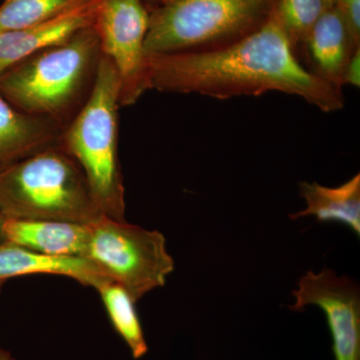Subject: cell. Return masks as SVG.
<instances>
[{
  "label": "cell",
  "mask_w": 360,
  "mask_h": 360,
  "mask_svg": "<svg viewBox=\"0 0 360 360\" xmlns=\"http://www.w3.org/2000/svg\"><path fill=\"white\" fill-rule=\"evenodd\" d=\"M276 14L229 46L201 52L148 54L149 89L213 98L270 91L302 97L323 112L342 110V90L307 70Z\"/></svg>",
  "instance_id": "6da1fadb"
},
{
  "label": "cell",
  "mask_w": 360,
  "mask_h": 360,
  "mask_svg": "<svg viewBox=\"0 0 360 360\" xmlns=\"http://www.w3.org/2000/svg\"><path fill=\"white\" fill-rule=\"evenodd\" d=\"M101 58L94 26L37 52L0 75V96L27 115L63 129L89 98Z\"/></svg>",
  "instance_id": "7a4b0ae2"
},
{
  "label": "cell",
  "mask_w": 360,
  "mask_h": 360,
  "mask_svg": "<svg viewBox=\"0 0 360 360\" xmlns=\"http://www.w3.org/2000/svg\"><path fill=\"white\" fill-rule=\"evenodd\" d=\"M120 91L115 66L101 54L89 98L63 129L59 144L84 172L98 212L124 220L125 191L118 160Z\"/></svg>",
  "instance_id": "3957f363"
},
{
  "label": "cell",
  "mask_w": 360,
  "mask_h": 360,
  "mask_svg": "<svg viewBox=\"0 0 360 360\" xmlns=\"http://www.w3.org/2000/svg\"><path fill=\"white\" fill-rule=\"evenodd\" d=\"M0 213L84 224L101 215L84 172L59 143L0 168Z\"/></svg>",
  "instance_id": "277c9868"
},
{
  "label": "cell",
  "mask_w": 360,
  "mask_h": 360,
  "mask_svg": "<svg viewBox=\"0 0 360 360\" xmlns=\"http://www.w3.org/2000/svg\"><path fill=\"white\" fill-rule=\"evenodd\" d=\"M276 0H162L148 9L146 54L214 51L257 32Z\"/></svg>",
  "instance_id": "5b68a950"
},
{
  "label": "cell",
  "mask_w": 360,
  "mask_h": 360,
  "mask_svg": "<svg viewBox=\"0 0 360 360\" xmlns=\"http://www.w3.org/2000/svg\"><path fill=\"white\" fill-rule=\"evenodd\" d=\"M89 229L82 257L104 278L124 288L135 302L165 286L174 272V260L161 232L105 215L90 222Z\"/></svg>",
  "instance_id": "8992f818"
},
{
  "label": "cell",
  "mask_w": 360,
  "mask_h": 360,
  "mask_svg": "<svg viewBox=\"0 0 360 360\" xmlns=\"http://www.w3.org/2000/svg\"><path fill=\"white\" fill-rule=\"evenodd\" d=\"M149 11L143 0H103L94 28L101 54L120 77V104L132 105L149 89L148 54L144 44Z\"/></svg>",
  "instance_id": "52a82bcc"
},
{
  "label": "cell",
  "mask_w": 360,
  "mask_h": 360,
  "mask_svg": "<svg viewBox=\"0 0 360 360\" xmlns=\"http://www.w3.org/2000/svg\"><path fill=\"white\" fill-rule=\"evenodd\" d=\"M292 295L293 311L314 305L326 314L335 360H360V292L354 281L329 269L317 274L309 270L300 277Z\"/></svg>",
  "instance_id": "ba28073f"
},
{
  "label": "cell",
  "mask_w": 360,
  "mask_h": 360,
  "mask_svg": "<svg viewBox=\"0 0 360 360\" xmlns=\"http://www.w3.org/2000/svg\"><path fill=\"white\" fill-rule=\"evenodd\" d=\"M103 0H85L54 18L0 33V75L23 59L94 26Z\"/></svg>",
  "instance_id": "9c48e42d"
},
{
  "label": "cell",
  "mask_w": 360,
  "mask_h": 360,
  "mask_svg": "<svg viewBox=\"0 0 360 360\" xmlns=\"http://www.w3.org/2000/svg\"><path fill=\"white\" fill-rule=\"evenodd\" d=\"M304 46L314 75L342 89L345 68L360 49L338 9L333 8L317 21L307 33Z\"/></svg>",
  "instance_id": "30bf717a"
},
{
  "label": "cell",
  "mask_w": 360,
  "mask_h": 360,
  "mask_svg": "<svg viewBox=\"0 0 360 360\" xmlns=\"http://www.w3.org/2000/svg\"><path fill=\"white\" fill-rule=\"evenodd\" d=\"M89 224L47 219H6L4 239L37 253L56 257H82Z\"/></svg>",
  "instance_id": "8fae6325"
},
{
  "label": "cell",
  "mask_w": 360,
  "mask_h": 360,
  "mask_svg": "<svg viewBox=\"0 0 360 360\" xmlns=\"http://www.w3.org/2000/svg\"><path fill=\"white\" fill-rule=\"evenodd\" d=\"M63 129L51 120L22 112L0 96V168L59 143Z\"/></svg>",
  "instance_id": "7c38bea8"
},
{
  "label": "cell",
  "mask_w": 360,
  "mask_h": 360,
  "mask_svg": "<svg viewBox=\"0 0 360 360\" xmlns=\"http://www.w3.org/2000/svg\"><path fill=\"white\" fill-rule=\"evenodd\" d=\"M35 274L70 277L94 290L104 281H110L84 258L49 257L7 241L0 243V283Z\"/></svg>",
  "instance_id": "4fadbf2b"
},
{
  "label": "cell",
  "mask_w": 360,
  "mask_h": 360,
  "mask_svg": "<svg viewBox=\"0 0 360 360\" xmlns=\"http://www.w3.org/2000/svg\"><path fill=\"white\" fill-rule=\"evenodd\" d=\"M300 193L307 202V207L291 214V219L314 217L319 222H341L360 236L359 174L338 187H326L317 182H300Z\"/></svg>",
  "instance_id": "5bb4252c"
},
{
  "label": "cell",
  "mask_w": 360,
  "mask_h": 360,
  "mask_svg": "<svg viewBox=\"0 0 360 360\" xmlns=\"http://www.w3.org/2000/svg\"><path fill=\"white\" fill-rule=\"evenodd\" d=\"M116 333L129 347L132 357L141 359L148 352V345L135 302L124 288L113 281H104L96 290Z\"/></svg>",
  "instance_id": "9a60e30c"
},
{
  "label": "cell",
  "mask_w": 360,
  "mask_h": 360,
  "mask_svg": "<svg viewBox=\"0 0 360 360\" xmlns=\"http://www.w3.org/2000/svg\"><path fill=\"white\" fill-rule=\"evenodd\" d=\"M84 1L85 0H4L0 6V33L42 22Z\"/></svg>",
  "instance_id": "2e32d148"
},
{
  "label": "cell",
  "mask_w": 360,
  "mask_h": 360,
  "mask_svg": "<svg viewBox=\"0 0 360 360\" xmlns=\"http://www.w3.org/2000/svg\"><path fill=\"white\" fill-rule=\"evenodd\" d=\"M335 0H276L274 14L296 49L312 26L335 8Z\"/></svg>",
  "instance_id": "e0dca14e"
},
{
  "label": "cell",
  "mask_w": 360,
  "mask_h": 360,
  "mask_svg": "<svg viewBox=\"0 0 360 360\" xmlns=\"http://www.w3.org/2000/svg\"><path fill=\"white\" fill-rule=\"evenodd\" d=\"M335 8L347 23L354 41L360 44V0H335Z\"/></svg>",
  "instance_id": "ac0fdd59"
},
{
  "label": "cell",
  "mask_w": 360,
  "mask_h": 360,
  "mask_svg": "<svg viewBox=\"0 0 360 360\" xmlns=\"http://www.w3.org/2000/svg\"><path fill=\"white\" fill-rule=\"evenodd\" d=\"M345 84L360 86V49L354 52L343 73L342 86Z\"/></svg>",
  "instance_id": "d6986e66"
},
{
  "label": "cell",
  "mask_w": 360,
  "mask_h": 360,
  "mask_svg": "<svg viewBox=\"0 0 360 360\" xmlns=\"http://www.w3.org/2000/svg\"><path fill=\"white\" fill-rule=\"evenodd\" d=\"M0 360H15L11 352L0 347Z\"/></svg>",
  "instance_id": "ffe728a7"
},
{
  "label": "cell",
  "mask_w": 360,
  "mask_h": 360,
  "mask_svg": "<svg viewBox=\"0 0 360 360\" xmlns=\"http://www.w3.org/2000/svg\"><path fill=\"white\" fill-rule=\"evenodd\" d=\"M4 221H6V219H4V217H2L1 213H0V243H4V241H6V239H4Z\"/></svg>",
  "instance_id": "44dd1931"
},
{
  "label": "cell",
  "mask_w": 360,
  "mask_h": 360,
  "mask_svg": "<svg viewBox=\"0 0 360 360\" xmlns=\"http://www.w3.org/2000/svg\"><path fill=\"white\" fill-rule=\"evenodd\" d=\"M144 4H148L150 7H148V9L153 8V6H158V4H160L162 0H143Z\"/></svg>",
  "instance_id": "7402d4cb"
},
{
  "label": "cell",
  "mask_w": 360,
  "mask_h": 360,
  "mask_svg": "<svg viewBox=\"0 0 360 360\" xmlns=\"http://www.w3.org/2000/svg\"><path fill=\"white\" fill-rule=\"evenodd\" d=\"M6 283H0V292H1L2 288H4V284Z\"/></svg>",
  "instance_id": "603a6c76"
}]
</instances>
